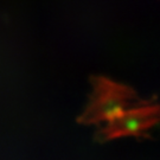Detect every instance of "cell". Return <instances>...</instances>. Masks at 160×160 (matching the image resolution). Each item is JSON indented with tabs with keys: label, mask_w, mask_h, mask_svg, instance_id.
<instances>
[{
	"label": "cell",
	"mask_w": 160,
	"mask_h": 160,
	"mask_svg": "<svg viewBox=\"0 0 160 160\" xmlns=\"http://www.w3.org/2000/svg\"><path fill=\"white\" fill-rule=\"evenodd\" d=\"M158 121V104L143 101L106 122V125L97 132V138L102 141H108L123 137H141L157 125Z\"/></svg>",
	"instance_id": "cell-2"
},
{
	"label": "cell",
	"mask_w": 160,
	"mask_h": 160,
	"mask_svg": "<svg viewBox=\"0 0 160 160\" xmlns=\"http://www.w3.org/2000/svg\"><path fill=\"white\" fill-rule=\"evenodd\" d=\"M92 83V97L86 110L77 120L80 123L97 125L108 122L122 112L143 102L138 98L137 92L132 88L107 77L96 76Z\"/></svg>",
	"instance_id": "cell-1"
}]
</instances>
